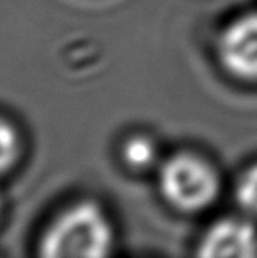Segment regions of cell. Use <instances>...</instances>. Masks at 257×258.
Here are the masks:
<instances>
[{
    "instance_id": "obj_2",
    "label": "cell",
    "mask_w": 257,
    "mask_h": 258,
    "mask_svg": "<svg viewBox=\"0 0 257 258\" xmlns=\"http://www.w3.org/2000/svg\"><path fill=\"white\" fill-rule=\"evenodd\" d=\"M159 188L166 201L174 208L197 213L216 200L220 176L205 159L190 152H180L161 165Z\"/></svg>"
},
{
    "instance_id": "obj_4",
    "label": "cell",
    "mask_w": 257,
    "mask_h": 258,
    "mask_svg": "<svg viewBox=\"0 0 257 258\" xmlns=\"http://www.w3.org/2000/svg\"><path fill=\"white\" fill-rule=\"evenodd\" d=\"M198 255L208 258H247L257 255V230L244 217H225L212 224L198 243Z\"/></svg>"
},
{
    "instance_id": "obj_7",
    "label": "cell",
    "mask_w": 257,
    "mask_h": 258,
    "mask_svg": "<svg viewBox=\"0 0 257 258\" xmlns=\"http://www.w3.org/2000/svg\"><path fill=\"white\" fill-rule=\"evenodd\" d=\"M18 155V134L9 121L0 118V173L9 170Z\"/></svg>"
},
{
    "instance_id": "obj_1",
    "label": "cell",
    "mask_w": 257,
    "mask_h": 258,
    "mask_svg": "<svg viewBox=\"0 0 257 258\" xmlns=\"http://www.w3.org/2000/svg\"><path fill=\"white\" fill-rule=\"evenodd\" d=\"M113 230L98 205L82 201L54 221L41 240V255L48 258H97L110 252Z\"/></svg>"
},
{
    "instance_id": "obj_3",
    "label": "cell",
    "mask_w": 257,
    "mask_h": 258,
    "mask_svg": "<svg viewBox=\"0 0 257 258\" xmlns=\"http://www.w3.org/2000/svg\"><path fill=\"white\" fill-rule=\"evenodd\" d=\"M218 57L234 77L257 80V12L225 26L218 38Z\"/></svg>"
},
{
    "instance_id": "obj_5",
    "label": "cell",
    "mask_w": 257,
    "mask_h": 258,
    "mask_svg": "<svg viewBox=\"0 0 257 258\" xmlns=\"http://www.w3.org/2000/svg\"><path fill=\"white\" fill-rule=\"evenodd\" d=\"M125 164L136 172H143L151 168L158 160V147L154 141L147 136H133L123 144Z\"/></svg>"
},
{
    "instance_id": "obj_6",
    "label": "cell",
    "mask_w": 257,
    "mask_h": 258,
    "mask_svg": "<svg viewBox=\"0 0 257 258\" xmlns=\"http://www.w3.org/2000/svg\"><path fill=\"white\" fill-rule=\"evenodd\" d=\"M234 198L239 208L249 217L257 219V164L251 165L241 173L236 181Z\"/></svg>"
}]
</instances>
